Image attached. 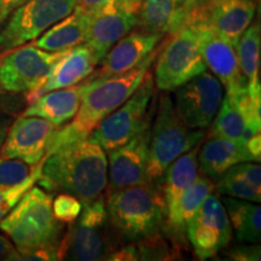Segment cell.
Listing matches in <instances>:
<instances>
[{"label":"cell","instance_id":"d6986e66","mask_svg":"<svg viewBox=\"0 0 261 261\" xmlns=\"http://www.w3.org/2000/svg\"><path fill=\"white\" fill-rule=\"evenodd\" d=\"M136 25L137 14L117 8L104 10L91 19L84 44L90 47L99 63L107 52Z\"/></svg>","mask_w":261,"mask_h":261},{"label":"cell","instance_id":"8fae6325","mask_svg":"<svg viewBox=\"0 0 261 261\" xmlns=\"http://www.w3.org/2000/svg\"><path fill=\"white\" fill-rule=\"evenodd\" d=\"M223 100V85L204 70L174 90L178 115L190 128L205 129L213 121Z\"/></svg>","mask_w":261,"mask_h":261},{"label":"cell","instance_id":"f1b7e54d","mask_svg":"<svg viewBox=\"0 0 261 261\" xmlns=\"http://www.w3.org/2000/svg\"><path fill=\"white\" fill-rule=\"evenodd\" d=\"M218 192L227 197L240 198V200L259 203L261 201V191L247 180L237 167V165L228 168L226 172L219 178V181L215 185Z\"/></svg>","mask_w":261,"mask_h":261},{"label":"cell","instance_id":"d6a6232c","mask_svg":"<svg viewBox=\"0 0 261 261\" xmlns=\"http://www.w3.org/2000/svg\"><path fill=\"white\" fill-rule=\"evenodd\" d=\"M211 0H177V8L171 19L168 33H174L182 25H187Z\"/></svg>","mask_w":261,"mask_h":261},{"label":"cell","instance_id":"2e32d148","mask_svg":"<svg viewBox=\"0 0 261 261\" xmlns=\"http://www.w3.org/2000/svg\"><path fill=\"white\" fill-rule=\"evenodd\" d=\"M163 37L162 33L133 32L120 39L99 62V70L92 71L87 81L100 83L112 76L127 73L145 61Z\"/></svg>","mask_w":261,"mask_h":261},{"label":"cell","instance_id":"30bf717a","mask_svg":"<svg viewBox=\"0 0 261 261\" xmlns=\"http://www.w3.org/2000/svg\"><path fill=\"white\" fill-rule=\"evenodd\" d=\"M63 52L41 50L33 42L0 52V87L12 94L32 92Z\"/></svg>","mask_w":261,"mask_h":261},{"label":"cell","instance_id":"ab89813d","mask_svg":"<svg viewBox=\"0 0 261 261\" xmlns=\"http://www.w3.org/2000/svg\"><path fill=\"white\" fill-rule=\"evenodd\" d=\"M17 249L3 234H0V260H16Z\"/></svg>","mask_w":261,"mask_h":261},{"label":"cell","instance_id":"ba28073f","mask_svg":"<svg viewBox=\"0 0 261 261\" xmlns=\"http://www.w3.org/2000/svg\"><path fill=\"white\" fill-rule=\"evenodd\" d=\"M154 94V81L148 73L122 106L108 115L98 125L89 138L97 143L104 151H110L132 139L148 122H151L149 106Z\"/></svg>","mask_w":261,"mask_h":261},{"label":"cell","instance_id":"8992f818","mask_svg":"<svg viewBox=\"0 0 261 261\" xmlns=\"http://www.w3.org/2000/svg\"><path fill=\"white\" fill-rule=\"evenodd\" d=\"M80 215L70 224L58 244V260H107L116 249L108 232V214L103 197L81 202Z\"/></svg>","mask_w":261,"mask_h":261},{"label":"cell","instance_id":"484cf974","mask_svg":"<svg viewBox=\"0 0 261 261\" xmlns=\"http://www.w3.org/2000/svg\"><path fill=\"white\" fill-rule=\"evenodd\" d=\"M223 202L236 238L244 243H259L261 236V208L254 202L224 196Z\"/></svg>","mask_w":261,"mask_h":261},{"label":"cell","instance_id":"ffe728a7","mask_svg":"<svg viewBox=\"0 0 261 261\" xmlns=\"http://www.w3.org/2000/svg\"><path fill=\"white\" fill-rule=\"evenodd\" d=\"M198 169L205 177L219 179L228 168L241 162H255L247 146V140L210 137L197 154Z\"/></svg>","mask_w":261,"mask_h":261},{"label":"cell","instance_id":"3957f363","mask_svg":"<svg viewBox=\"0 0 261 261\" xmlns=\"http://www.w3.org/2000/svg\"><path fill=\"white\" fill-rule=\"evenodd\" d=\"M0 230L19 253L58 248L63 231L52 212V196L38 187L29 189L0 220Z\"/></svg>","mask_w":261,"mask_h":261},{"label":"cell","instance_id":"f546056e","mask_svg":"<svg viewBox=\"0 0 261 261\" xmlns=\"http://www.w3.org/2000/svg\"><path fill=\"white\" fill-rule=\"evenodd\" d=\"M42 160L38 165H35L34 169H33L31 174L24 180L18 182V184L12 185V187L0 189V220L18 203L25 192L34 187L35 182H38L41 174Z\"/></svg>","mask_w":261,"mask_h":261},{"label":"cell","instance_id":"5b68a950","mask_svg":"<svg viewBox=\"0 0 261 261\" xmlns=\"http://www.w3.org/2000/svg\"><path fill=\"white\" fill-rule=\"evenodd\" d=\"M203 129L190 128L178 115L171 96L162 94L151 127L148 162V180L160 185L166 169L173 161L203 139Z\"/></svg>","mask_w":261,"mask_h":261},{"label":"cell","instance_id":"7402d4cb","mask_svg":"<svg viewBox=\"0 0 261 261\" xmlns=\"http://www.w3.org/2000/svg\"><path fill=\"white\" fill-rule=\"evenodd\" d=\"M91 19L92 16L75 6L69 15L45 31L33 40V44L48 52L67 51L79 46L86 40Z\"/></svg>","mask_w":261,"mask_h":261},{"label":"cell","instance_id":"d4e9b609","mask_svg":"<svg viewBox=\"0 0 261 261\" xmlns=\"http://www.w3.org/2000/svg\"><path fill=\"white\" fill-rule=\"evenodd\" d=\"M215 184L211 178L198 175L194 184L184 191L174 207L168 212L165 218L166 226L175 234L187 231V225L194 217L208 195L213 194Z\"/></svg>","mask_w":261,"mask_h":261},{"label":"cell","instance_id":"4316f807","mask_svg":"<svg viewBox=\"0 0 261 261\" xmlns=\"http://www.w3.org/2000/svg\"><path fill=\"white\" fill-rule=\"evenodd\" d=\"M210 126L211 129L207 138L223 137L233 140H247L249 137L254 136L248 130L242 115L227 96L221 100L219 110Z\"/></svg>","mask_w":261,"mask_h":261},{"label":"cell","instance_id":"836d02e7","mask_svg":"<svg viewBox=\"0 0 261 261\" xmlns=\"http://www.w3.org/2000/svg\"><path fill=\"white\" fill-rule=\"evenodd\" d=\"M23 106V99L19 94H12L6 92L0 87V114L16 115Z\"/></svg>","mask_w":261,"mask_h":261},{"label":"cell","instance_id":"60d3db41","mask_svg":"<svg viewBox=\"0 0 261 261\" xmlns=\"http://www.w3.org/2000/svg\"><path fill=\"white\" fill-rule=\"evenodd\" d=\"M14 121V116L9 115V114H0V149H2L3 143L8 135V130Z\"/></svg>","mask_w":261,"mask_h":261},{"label":"cell","instance_id":"9a60e30c","mask_svg":"<svg viewBox=\"0 0 261 261\" xmlns=\"http://www.w3.org/2000/svg\"><path fill=\"white\" fill-rule=\"evenodd\" d=\"M57 127L38 116H19L12 121L0 149V158L17 159L38 165L46 155L51 137Z\"/></svg>","mask_w":261,"mask_h":261},{"label":"cell","instance_id":"5bb4252c","mask_svg":"<svg viewBox=\"0 0 261 261\" xmlns=\"http://www.w3.org/2000/svg\"><path fill=\"white\" fill-rule=\"evenodd\" d=\"M197 35L198 47L205 67L226 90L228 97H232L247 89V80L238 64L236 50L232 45L213 29L203 23L190 24Z\"/></svg>","mask_w":261,"mask_h":261},{"label":"cell","instance_id":"7c38bea8","mask_svg":"<svg viewBox=\"0 0 261 261\" xmlns=\"http://www.w3.org/2000/svg\"><path fill=\"white\" fill-rule=\"evenodd\" d=\"M188 238L195 255L207 260L226 248L232 238V227L226 210L218 196L208 195L187 225Z\"/></svg>","mask_w":261,"mask_h":261},{"label":"cell","instance_id":"603a6c76","mask_svg":"<svg viewBox=\"0 0 261 261\" xmlns=\"http://www.w3.org/2000/svg\"><path fill=\"white\" fill-rule=\"evenodd\" d=\"M198 146L196 145L188 152L173 161L160 181L163 203H165V218L174 207L180 196L194 184L198 177Z\"/></svg>","mask_w":261,"mask_h":261},{"label":"cell","instance_id":"4dcf8cb0","mask_svg":"<svg viewBox=\"0 0 261 261\" xmlns=\"http://www.w3.org/2000/svg\"><path fill=\"white\" fill-rule=\"evenodd\" d=\"M35 165H28L17 159L0 158V189L18 184L31 174Z\"/></svg>","mask_w":261,"mask_h":261},{"label":"cell","instance_id":"74e56055","mask_svg":"<svg viewBox=\"0 0 261 261\" xmlns=\"http://www.w3.org/2000/svg\"><path fill=\"white\" fill-rule=\"evenodd\" d=\"M115 3L116 0H77L76 6L93 17L98 12L110 8Z\"/></svg>","mask_w":261,"mask_h":261},{"label":"cell","instance_id":"4fadbf2b","mask_svg":"<svg viewBox=\"0 0 261 261\" xmlns=\"http://www.w3.org/2000/svg\"><path fill=\"white\" fill-rule=\"evenodd\" d=\"M151 122L119 148L110 150L108 156V190H121L136 185L148 184V162Z\"/></svg>","mask_w":261,"mask_h":261},{"label":"cell","instance_id":"cb8c5ba5","mask_svg":"<svg viewBox=\"0 0 261 261\" xmlns=\"http://www.w3.org/2000/svg\"><path fill=\"white\" fill-rule=\"evenodd\" d=\"M260 46V24L254 23L243 32L234 47L240 69L247 80L248 93L253 99H261Z\"/></svg>","mask_w":261,"mask_h":261},{"label":"cell","instance_id":"f35d334b","mask_svg":"<svg viewBox=\"0 0 261 261\" xmlns=\"http://www.w3.org/2000/svg\"><path fill=\"white\" fill-rule=\"evenodd\" d=\"M27 0H0V28L8 21L12 12H15Z\"/></svg>","mask_w":261,"mask_h":261},{"label":"cell","instance_id":"44dd1931","mask_svg":"<svg viewBox=\"0 0 261 261\" xmlns=\"http://www.w3.org/2000/svg\"><path fill=\"white\" fill-rule=\"evenodd\" d=\"M84 90L85 84L80 83L67 89L50 91L29 103L21 115L38 116L56 127L63 126L77 113Z\"/></svg>","mask_w":261,"mask_h":261},{"label":"cell","instance_id":"d590c367","mask_svg":"<svg viewBox=\"0 0 261 261\" xmlns=\"http://www.w3.org/2000/svg\"><path fill=\"white\" fill-rule=\"evenodd\" d=\"M237 167L247 178V180L253 185L256 190L261 191V167L259 163L241 162L237 163Z\"/></svg>","mask_w":261,"mask_h":261},{"label":"cell","instance_id":"8d00e7d4","mask_svg":"<svg viewBox=\"0 0 261 261\" xmlns=\"http://www.w3.org/2000/svg\"><path fill=\"white\" fill-rule=\"evenodd\" d=\"M107 260H115V261H136L139 260V252L137 244L129 243L127 246L121 248H116L109 254Z\"/></svg>","mask_w":261,"mask_h":261},{"label":"cell","instance_id":"e0dca14e","mask_svg":"<svg viewBox=\"0 0 261 261\" xmlns=\"http://www.w3.org/2000/svg\"><path fill=\"white\" fill-rule=\"evenodd\" d=\"M255 0H211L189 24L203 23L236 47L255 16Z\"/></svg>","mask_w":261,"mask_h":261},{"label":"cell","instance_id":"e575fe53","mask_svg":"<svg viewBox=\"0 0 261 261\" xmlns=\"http://www.w3.org/2000/svg\"><path fill=\"white\" fill-rule=\"evenodd\" d=\"M228 259L238 261H255L260 260V247L256 243L252 246H240L234 247L227 253Z\"/></svg>","mask_w":261,"mask_h":261},{"label":"cell","instance_id":"9c48e42d","mask_svg":"<svg viewBox=\"0 0 261 261\" xmlns=\"http://www.w3.org/2000/svg\"><path fill=\"white\" fill-rule=\"evenodd\" d=\"M77 0H27L0 28V52L28 44L75 9Z\"/></svg>","mask_w":261,"mask_h":261},{"label":"cell","instance_id":"6da1fadb","mask_svg":"<svg viewBox=\"0 0 261 261\" xmlns=\"http://www.w3.org/2000/svg\"><path fill=\"white\" fill-rule=\"evenodd\" d=\"M156 51L149 55L135 69L112 76L100 83L84 80L85 90L80 107L73 117V121L57 127L48 143V156L65 146L89 138L93 129L114 110L122 106L143 83L149 68L154 63Z\"/></svg>","mask_w":261,"mask_h":261},{"label":"cell","instance_id":"83f0119b","mask_svg":"<svg viewBox=\"0 0 261 261\" xmlns=\"http://www.w3.org/2000/svg\"><path fill=\"white\" fill-rule=\"evenodd\" d=\"M175 8L177 0H143L137 24L145 32L167 33Z\"/></svg>","mask_w":261,"mask_h":261},{"label":"cell","instance_id":"ac0fdd59","mask_svg":"<svg viewBox=\"0 0 261 261\" xmlns=\"http://www.w3.org/2000/svg\"><path fill=\"white\" fill-rule=\"evenodd\" d=\"M97 64L98 61L86 44L64 51L56 63L52 65L44 81L37 89L27 93L25 102L29 104L50 91L67 89L80 84L90 76Z\"/></svg>","mask_w":261,"mask_h":261},{"label":"cell","instance_id":"52a82bcc","mask_svg":"<svg viewBox=\"0 0 261 261\" xmlns=\"http://www.w3.org/2000/svg\"><path fill=\"white\" fill-rule=\"evenodd\" d=\"M207 70L198 47L197 35L190 24L171 33V39L160 51L155 65L158 90L172 92L196 75Z\"/></svg>","mask_w":261,"mask_h":261},{"label":"cell","instance_id":"1f68e13d","mask_svg":"<svg viewBox=\"0 0 261 261\" xmlns=\"http://www.w3.org/2000/svg\"><path fill=\"white\" fill-rule=\"evenodd\" d=\"M83 203L74 195L62 192L55 200H52V212L55 218L62 224H71L80 215Z\"/></svg>","mask_w":261,"mask_h":261},{"label":"cell","instance_id":"7a4b0ae2","mask_svg":"<svg viewBox=\"0 0 261 261\" xmlns=\"http://www.w3.org/2000/svg\"><path fill=\"white\" fill-rule=\"evenodd\" d=\"M45 190L63 191L81 202L97 200L108 185L106 151L90 138L45 156L38 180Z\"/></svg>","mask_w":261,"mask_h":261},{"label":"cell","instance_id":"277c9868","mask_svg":"<svg viewBox=\"0 0 261 261\" xmlns=\"http://www.w3.org/2000/svg\"><path fill=\"white\" fill-rule=\"evenodd\" d=\"M106 208L109 224L130 242L160 233L165 224L161 192L151 182L108 191Z\"/></svg>","mask_w":261,"mask_h":261}]
</instances>
